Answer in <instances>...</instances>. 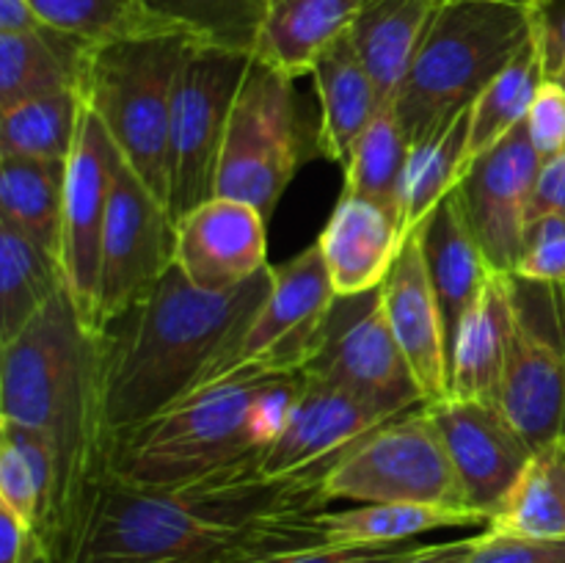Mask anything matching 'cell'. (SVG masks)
<instances>
[{"label":"cell","mask_w":565,"mask_h":563,"mask_svg":"<svg viewBox=\"0 0 565 563\" xmlns=\"http://www.w3.org/2000/svg\"><path fill=\"white\" fill-rule=\"evenodd\" d=\"M326 467L290 478L259 461L180 489H141L105 478L53 563H268L329 544L320 513Z\"/></svg>","instance_id":"6da1fadb"},{"label":"cell","mask_w":565,"mask_h":563,"mask_svg":"<svg viewBox=\"0 0 565 563\" xmlns=\"http://www.w3.org/2000/svg\"><path fill=\"white\" fill-rule=\"evenodd\" d=\"M0 419L28 425L55 450V497L36 541L53 552L108 478L103 334L61 290L20 334L0 346Z\"/></svg>","instance_id":"7a4b0ae2"},{"label":"cell","mask_w":565,"mask_h":563,"mask_svg":"<svg viewBox=\"0 0 565 563\" xmlns=\"http://www.w3.org/2000/svg\"><path fill=\"white\" fill-rule=\"evenodd\" d=\"M274 265L226 293L193 285L177 263L103 331L108 445L207 384L268 298Z\"/></svg>","instance_id":"3957f363"},{"label":"cell","mask_w":565,"mask_h":563,"mask_svg":"<svg viewBox=\"0 0 565 563\" xmlns=\"http://www.w3.org/2000/svg\"><path fill=\"white\" fill-rule=\"evenodd\" d=\"M303 381V373L259 368L221 375L114 436L108 475L141 489H180L259 461Z\"/></svg>","instance_id":"277c9868"},{"label":"cell","mask_w":565,"mask_h":563,"mask_svg":"<svg viewBox=\"0 0 565 563\" xmlns=\"http://www.w3.org/2000/svg\"><path fill=\"white\" fill-rule=\"evenodd\" d=\"M180 28L152 25L94 44L83 103L97 114L121 158L169 208V130L177 77L196 44Z\"/></svg>","instance_id":"5b68a950"},{"label":"cell","mask_w":565,"mask_h":563,"mask_svg":"<svg viewBox=\"0 0 565 563\" xmlns=\"http://www.w3.org/2000/svg\"><path fill=\"white\" fill-rule=\"evenodd\" d=\"M533 39L530 9L508 0H441L395 108L408 141L472 108Z\"/></svg>","instance_id":"8992f818"},{"label":"cell","mask_w":565,"mask_h":563,"mask_svg":"<svg viewBox=\"0 0 565 563\" xmlns=\"http://www.w3.org/2000/svg\"><path fill=\"white\" fill-rule=\"evenodd\" d=\"M309 155L296 77L254 55L226 125L215 196L254 204L268 221Z\"/></svg>","instance_id":"52a82bcc"},{"label":"cell","mask_w":565,"mask_h":563,"mask_svg":"<svg viewBox=\"0 0 565 563\" xmlns=\"http://www.w3.org/2000/svg\"><path fill=\"white\" fill-rule=\"evenodd\" d=\"M323 495L329 502L351 500L362 506L434 502L469 508L428 403L397 414L348 447L326 475Z\"/></svg>","instance_id":"ba28073f"},{"label":"cell","mask_w":565,"mask_h":563,"mask_svg":"<svg viewBox=\"0 0 565 563\" xmlns=\"http://www.w3.org/2000/svg\"><path fill=\"white\" fill-rule=\"evenodd\" d=\"M252 53L196 42L177 77L169 130V215L180 221L215 196L221 147Z\"/></svg>","instance_id":"9c48e42d"},{"label":"cell","mask_w":565,"mask_h":563,"mask_svg":"<svg viewBox=\"0 0 565 563\" xmlns=\"http://www.w3.org/2000/svg\"><path fill=\"white\" fill-rule=\"evenodd\" d=\"M511 351L500 408L533 450L565 436V287L513 274Z\"/></svg>","instance_id":"30bf717a"},{"label":"cell","mask_w":565,"mask_h":563,"mask_svg":"<svg viewBox=\"0 0 565 563\" xmlns=\"http://www.w3.org/2000/svg\"><path fill=\"white\" fill-rule=\"evenodd\" d=\"M303 375L356 392L392 414L425 406L423 390L386 320L381 287L334 298L318 353Z\"/></svg>","instance_id":"8fae6325"},{"label":"cell","mask_w":565,"mask_h":563,"mask_svg":"<svg viewBox=\"0 0 565 563\" xmlns=\"http://www.w3.org/2000/svg\"><path fill=\"white\" fill-rule=\"evenodd\" d=\"M174 248L177 230L169 208L119 152L99 254V334L152 290L174 265Z\"/></svg>","instance_id":"7c38bea8"},{"label":"cell","mask_w":565,"mask_h":563,"mask_svg":"<svg viewBox=\"0 0 565 563\" xmlns=\"http://www.w3.org/2000/svg\"><path fill=\"white\" fill-rule=\"evenodd\" d=\"M334 298V285L318 243L303 248L298 257L274 265L268 298L254 312L235 351L215 368L207 384L243 368L303 373L318 353L320 331Z\"/></svg>","instance_id":"4fadbf2b"},{"label":"cell","mask_w":565,"mask_h":563,"mask_svg":"<svg viewBox=\"0 0 565 563\" xmlns=\"http://www.w3.org/2000/svg\"><path fill=\"white\" fill-rule=\"evenodd\" d=\"M116 163H119V149L114 138L108 136L97 114L83 103L81 130L66 163L61 265H64L66 290L75 298L77 312L94 331H97L99 254H103Z\"/></svg>","instance_id":"5bb4252c"},{"label":"cell","mask_w":565,"mask_h":563,"mask_svg":"<svg viewBox=\"0 0 565 563\" xmlns=\"http://www.w3.org/2000/svg\"><path fill=\"white\" fill-rule=\"evenodd\" d=\"M541 163L544 160L522 121L511 136L480 155L452 191L494 274L516 270Z\"/></svg>","instance_id":"9a60e30c"},{"label":"cell","mask_w":565,"mask_h":563,"mask_svg":"<svg viewBox=\"0 0 565 563\" xmlns=\"http://www.w3.org/2000/svg\"><path fill=\"white\" fill-rule=\"evenodd\" d=\"M428 412L450 453L467 506L494 519L533 458V445L494 403L445 397L428 403Z\"/></svg>","instance_id":"2e32d148"},{"label":"cell","mask_w":565,"mask_h":563,"mask_svg":"<svg viewBox=\"0 0 565 563\" xmlns=\"http://www.w3.org/2000/svg\"><path fill=\"white\" fill-rule=\"evenodd\" d=\"M392 417L397 414L356 392L307 375L279 431L259 456V475L279 480L334 464L348 447Z\"/></svg>","instance_id":"e0dca14e"},{"label":"cell","mask_w":565,"mask_h":563,"mask_svg":"<svg viewBox=\"0 0 565 563\" xmlns=\"http://www.w3.org/2000/svg\"><path fill=\"white\" fill-rule=\"evenodd\" d=\"M265 215L254 204L213 196L174 224V263L196 287L226 293L268 268Z\"/></svg>","instance_id":"ac0fdd59"},{"label":"cell","mask_w":565,"mask_h":563,"mask_svg":"<svg viewBox=\"0 0 565 563\" xmlns=\"http://www.w3.org/2000/svg\"><path fill=\"white\" fill-rule=\"evenodd\" d=\"M390 329L423 390L425 403L450 397V353L445 320L425 270L419 230L403 241L390 276L381 285Z\"/></svg>","instance_id":"d6986e66"},{"label":"cell","mask_w":565,"mask_h":563,"mask_svg":"<svg viewBox=\"0 0 565 563\" xmlns=\"http://www.w3.org/2000/svg\"><path fill=\"white\" fill-rule=\"evenodd\" d=\"M401 246L397 221L356 196H340L318 237L337 296H356L384 285Z\"/></svg>","instance_id":"ffe728a7"},{"label":"cell","mask_w":565,"mask_h":563,"mask_svg":"<svg viewBox=\"0 0 565 563\" xmlns=\"http://www.w3.org/2000/svg\"><path fill=\"white\" fill-rule=\"evenodd\" d=\"M513 320H516L513 274H491L475 307L461 320L452 346L450 397L500 406Z\"/></svg>","instance_id":"44dd1931"},{"label":"cell","mask_w":565,"mask_h":563,"mask_svg":"<svg viewBox=\"0 0 565 563\" xmlns=\"http://www.w3.org/2000/svg\"><path fill=\"white\" fill-rule=\"evenodd\" d=\"M417 230L419 241H423L425 270H428L430 287H434L441 320H445L447 353L452 357L461 320L475 307L494 270L486 263L483 252L458 208L456 193H450Z\"/></svg>","instance_id":"7402d4cb"},{"label":"cell","mask_w":565,"mask_h":563,"mask_svg":"<svg viewBox=\"0 0 565 563\" xmlns=\"http://www.w3.org/2000/svg\"><path fill=\"white\" fill-rule=\"evenodd\" d=\"M312 77L320 97L318 152L337 163H348L362 132L384 108L351 31L320 53Z\"/></svg>","instance_id":"603a6c76"},{"label":"cell","mask_w":565,"mask_h":563,"mask_svg":"<svg viewBox=\"0 0 565 563\" xmlns=\"http://www.w3.org/2000/svg\"><path fill=\"white\" fill-rule=\"evenodd\" d=\"M94 44L47 25L0 33V110L58 92H81Z\"/></svg>","instance_id":"cb8c5ba5"},{"label":"cell","mask_w":565,"mask_h":563,"mask_svg":"<svg viewBox=\"0 0 565 563\" xmlns=\"http://www.w3.org/2000/svg\"><path fill=\"white\" fill-rule=\"evenodd\" d=\"M441 0H364L351 39L384 105L395 103Z\"/></svg>","instance_id":"d4e9b609"},{"label":"cell","mask_w":565,"mask_h":563,"mask_svg":"<svg viewBox=\"0 0 565 563\" xmlns=\"http://www.w3.org/2000/svg\"><path fill=\"white\" fill-rule=\"evenodd\" d=\"M364 0H270L254 55L290 77L312 75L326 47L345 36Z\"/></svg>","instance_id":"484cf974"},{"label":"cell","mask_w":565,"mask_h":563,"mask_svg":"<svg viewBox=\"0 0 565 563\" xmlns=\"http://www.w3.org/2000/svg\"><path fill=\"white\" fill-rule=\"evenodd\" d=\"M66 163L0 155V221L20 230L61 263Z\"/></svg>","instance_id":"4316f807"},{"label":"cell","mask_w":565,"mask_h":563,"mask_svg":"<svg viewBox=\"0 0 565 563\" xmlns=\"http://www.w3.org/2000/svg\"><path fill=\"white\" fill-rule=\"evenodd\" d=\"M469 130H472V108H463L461 114L441 121L412 144L406 185H403V241L456 191L469 171Z\"/></svg>","instance_id":"83f0119b"},{"label":"cell","mask_w":565,"mask_h":563,"mask_svg":"<svg viewBox=\"0 0 565 563\" xmlns=\"http://www.w3.org/2000/svg\"><path fill=\"white\" fill-rule=\"evenodd\" d=\"M329 544H397L430 530L489 528L491 519L472 508L434 506V502H367L345 511L320 513Z\"/></svg>","instance_id":"f1b7e54d"},{"label":"cell","mask_w":565,"mask_h":563,"mask_svg":"<svg viewBox=\"0 0 565 563\" xmlns=\"http://www.w3.org/2000/svg\"><path fill=\"white\" fill-rule=\"evenodd\" d=\"M64 287V265L0 221V346L14 340Z\"/></svg>","instance_id":"f546056e"},{"label":"cell","mask_w":565,"mask_h":563,"mask_svg":"<svg viewBox=\"0 0 565 563\" xmlns=\"http://www.w3.org/2000/svg\"><path fill=\"white\" fill-rule=\"evenodd\" d=\"M408 155H412V141H408L395 108L384 105L348 158L342 196H356L375 204L401 226Z\"/></svg>","instance_id":"4dcf8cb0"},{"label":"cell","mask_w":565,"mask_h":563,"mask_svg":"<svg viewBox=\"0 0 565 563\" xmlns=\"http://www.w3.org/2000/svg\"><path fill=\"white\" fill-rule=\"evenodd\" d=\"M489 528L565 539V436L533 453Z\"/></svg>","instance_id":"1f68e13d"},{"label":"cell","mask_w":565,"mask_h":563,"mask_svg":"<svg viewBox=\"0 0 565 563\" xmlns=\"http://www.w3.org/2000/svg\"><path fill=\"white\" fill-rule=\"evenodd\" d=\"M83 116L81 92H58L0 110V155L70 160Z\"/></svg>","instance_id":"d6a6232c"},{"label":"cell","mask_w":565,"mask_h":563,"mask_svg":"<svg viewBox=\"0 0 565 563\" xmlns=\"http://www.w3.org/2000/svg\"><path fill=\"white\" fill-rule=\"evenodd\" d=\"M546 81L535 39H530L522 53L486 86L478 103L472 105V130H469V166L489 152L494 144L511 136L524 119Z\"/></svg>","instance_id":"836d02e7"},{"label":"cell","mask_w":565,"mask_h":563,"mask_svg":"<svg viewBox=\"0 0 565 563\" xmlns=\"http://www.w3.org/2000/svg\"><path fill=\"white\" fill-rule=\"evenodd\" d=\"M143 9L154 22L199 42L254 55L270 0H143Z\"/></svg>","instance_id":"e575fe53"},{"label":"cell","mask_w":565,"mask_h":563,"mask_svg":"<svg viewBox=\"0 0 565 563\" xmlns=\"http://www.w3.org/2000/svg\"><path fill=\"white\" fill-rule=\"evenodd\" d=\"M31 6L42 22L92 44L127 36L154 22L143 0H31Z\"/></svg>","instance_id":"d590c367"},{"label":"cell","mask_w":565,"mask_h":563,"mask_svg":"<svg viewBox=\"0 0 565 563\" xmlns=\"http://www.w3.org/2000/svg\"><path fill=\"white\" fill-rule=\"evenodd\" d=\"M513 274L541 285L565 287V215L544 213L527 221Z\"/></svg>","instance_id":"8d00e7d4"},{"label":"cell","mask_w":565,"mask_h":563,"mask_svg":"<svg viewBox=\"0 0 565 563\" xmlns=\"http://www.w3.org/2000/svg\"><path fill=\"white\" fill-rule=\"evenodd\" d=\"M467 563H565V539L486 528Z\"/></svg>","instance_id":"74e56055"},{"label":"cell","mask_w":565,"mask_h":563,"mask_svg":"<svg viewBox=\"0 0 565 563\" xmlns=\"http://www.w3.org/2000/svg\"><path fill=\"white\" fill-rule=\"evenodd\" d=\"M530 141L541 160L565 152V86L561 81H544L524 119Z\"/></svg>","instance_id":"f35d334b"},{"label":"cell","mask_w":565,"mask_h":563,"mask_svg":"<svg viewBox=\"0 0 565 563\" xmlns=\"http://www.w3.org/2000/svg\"><path fill=\"white\" fill-rule=\"evenodd\" d=\"M0 506L11 508L31 528H36L42 497L36 478L22 458V453L9 439H0Z\"/></svg>","instance_id":"ab89813d"},{"label":"cell","mask_w":565,"mask_h":563,"mask_svg":"<svg viewBox=\"0 0 565 563\" xmlns=\"http://www.w3.org/2000/svg\"><path fill=\"white\" fill-rule=\"evenodd\" d=\"M527 9L546 81H557L565 75V0H533Z\"/></svg>","instance_id":"60d3db41"},{"label":"cell","mask_w":565,"mask_h":563,"mask_svg":"<svg viewBox=\"0 0 565 563\" xmlns=\"http://www.w3.org/2000/svg\"><path fill=\"white\" fill-rule=\"evenodd\" d=\"M419 544L397 541V544H320L312 550L290 552L268 563H401Z\"/></svg>","instance_id":"b9f144b4"},{"label":"cell","mask_w":565,"mask_h":563,"mask_svg":"<svg viewBox=\"0 0 565 563\" xmlns=\"http://www.w3.org/2000/svg\"><path fill=\"white\" fill-rule=\"evenodd\" d=\"M544 213L565 215V152L541 163L530 202V219Z\"/></svg>","instance_id":"7bdbcfd3"},{"label":"cell","mask_w":565,"mask_h":563,"mask_svg":"<svg viewBox=\"0 0 565 563\" xmlns=\"http://www.w3.org/2000/svg\"><path fill=\"white\" fill-rule=\"evenodd\" d=\"M36 546V535L25 519L0 506V563H28Z\"/></svg>","instance_id":"ee69618b"},{"label":"cell","mask_w":565,"mask_h":563,"mask_svg":"<svg viewBox=\"0 0 565 563\" xmlns=\"http://www.w3.org/2000/svg\"><path fill=\"white\" fill-rule=\"evenodd\" d=\"M475 541H478V535L445 541V544H419L417 550L408 557H403L401 563H467L475 550Z\"/></svg>","instance_id":"f6af8a7d"},{"label":"cell","mask_w":565,"mask_h":563,"mask_svg":"<svg viewBox=\"0 0 565 563\" xmlns=\"http://www.w3.org/2000/svg\"><path fill=\"white\" fill-rule=\"evenodd\" d=\"M42 25L31 0H0V33H28Z\"/></svg>","instance_id":"bcb514c9"},{"label":"cell","mask_w":565,"mask_h":563,"mask_svg":"<svg viewBox=\"0 0 565 563\" xmlns=\"http://www.w3.org/2000/svg\"><path fill=\"white\" fill-rule=\"evenodd\" d=\"M28 563H53V561H50L47 552H44L42 546H39V541H36V546H33V555H31V561H28Z\"/></svg>","instance_id":"7dc6e473"},{"label":"cell","mask_w":565,"mask_h":563,"mask_svg":"<svg viewBox=\"0 0 565 563\" xmlns=\"http://www.w3.org/2000/svg\"><path fill=\"white\" fill-rule=\"evenodd\" d=\"M508 3H519V6H530L533 0H508Z\"/></svg>","instance_id":"c3c4849f"},{"label":"cell","mask_w":565,"mask_h":563,"mask_svg":"<svg viewBox=\"0 0 565 563\" xmlns=\"http://www.w3.org/2000/svg\"><path fill=\"white\" fill-rule=\"evenodd\" d=\"M557 81H561V83H563V86H565V75H563V77H557Z\"/></svg>","instance_id":"681fc988"}]
</instances>
